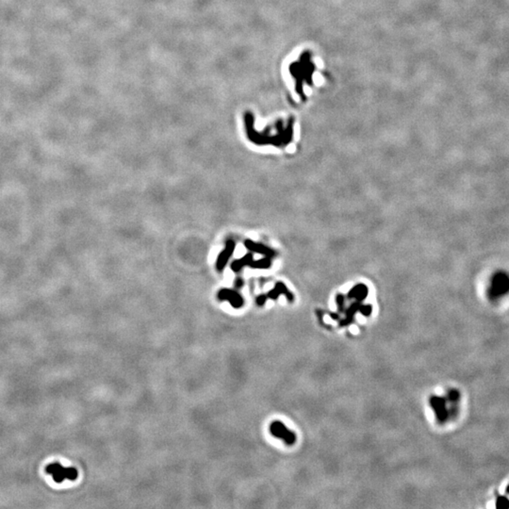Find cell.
<instances>
[{
    "label": "cell",
    "mask_w": 509,
    "mask_h": 509,
    "mask_svg": "<svg viewBox=\"0 0 509 509\" xmlns=\"http://www.w3.org/2000/svg\"><path fill=\"white\" fill-rule=\"evenodd\" d=\"M509 293V273L504 270L492 275L487 287V297L490 301H497Z\"/></svg>",
    "instance_id": "1"
},
{
    "label": "cell",
    "mask_w": 509,
    "mask_h": 509,
    "mask_svg": "<svg viewBox=\"0 0 509 509\" xmlns=\"http://www.w3.org/2000/svg\"><path fill=\"white\" fill-rule=\"evenodd\" d=\"M270 433L277 439L283 440L287 445H293L296 442L295 433L290 431L281 421H273L270 425Z\"/></svg>",
    "instance_id": "2"
},
{
    "label": "cell",
    "mask_w": 509,
    "mask_h": 509,
    "mask_svg": "<svg viewBox=\"0 0 509 509\" xmlns=\"http://www.w3.org/2000/svg\"><path fill=\"white\" fill-rule=\"evenodd\" d=\"M429 402L436 414L437 420L440 423H444L449 419V417H451V412L447 407V399L434 395L430 398Z\"/></svg>",
    "instance_id": "3"
},
{
    "label": "cell",
    "mask_w": 509,
    "mask_h": 509,
    "mask_svg": "<svg viewBox=\"0 0 509 509\" xmlns=\"http://www.w3.org/2000/svg\"><path fill=\"white\" fill-rule=\"evenodd\" d=\"M218 298L221 301H228L235 309H240L244 306V299L235 290L222 289L218 293Z\"/></svg>",
    "instance_id": "4"
},
{
    "label": "cell",
    "mask_w": 509,
    "mask_h": 509,
    "mask_svg": "<svg viewBox=\"0 0 509 509\" xmlns=\"http://www.w3.org/2000/svg\"><path fill=\"white\" fill-rule=\"evenodd\" d=\"M234 249H235V244L231 242V241L228 242V244L226 245V248L218 256V260H217V269L218 270L222 271L223 269V267L225 265V263L227 262L228 258L232 254Z\"/></svg>",
    "instance_id": "5"
},
{
    "label": "cell",
    "mask_w": 509,
    "mask_h": 509,
    "mask_svg": "<svg viewBox=\"0 0 509 509\" xmlns=\"http://www.w3.org/2000/svg\"><path fill=\"white\" fill-rule=\"evenodd\" d=\"M460 399V393L457 389H451L449 390L448 392V396H447V400L454 406H457V403Z\"/></svg>",
    "instance_id": "6"
},
{
    "label": "cell",
    "mask_w": 509,
    "mask_h": 509,
    "mask_svg": "<svg viewBox=\"0 0 509 509\" xmlns=\"http://www.w3.org/2000/svg\"><path fill=\"white\" fill-rule=\"evenodd\" d=\"M496 508L498 509H509V499L496 493Z\"/></svg>",
    "instance_id": "7"
},
{
    "label": "cell",
    "mask_w": 509,
    "mask_h": 509,
    "mask_svg": "<svg viewBox=\"0 0 509 509\" xmlns=\"http://www.w3.org/2000/svg\"><path fill=\"white\" fill-rule=\"evenodd\" d=\"M506 492H507L508 494H509V485H508V487H507V489H506Z\"/></svg>",
    "instance_id": "8"
}]
</instances>
